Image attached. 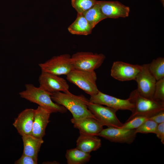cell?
<instances>
[{"mask_svg": "<svg viewBox=\"0 0 164 164\" xmlns=\"http://www.w3.org/2000/svg\"><path fill=\"white\" fill-rule=\"evenodd\" d=\"M135 80L137 84L136 89L141 96L153 99L156 80L150 72L148 64H144Z\"/></svg>", "mask_w": 164, "mask_h": 164, "instance_id": "cell-9", "label": "cell"}, {"mask_svg": "<svg viewBox=\"0 0 164 164\" xmlns=\"http://www.w3.org/2000/svg\"><path fill=\"white\" fill-rule=\"evenodd\" d=\"M153 99L164 104V78L156 81Z\"/></svg>", "mask_w": 164, "mask_h": 164, "instance_id": "cell-26", "label": "cell"}, {"mask_svg": "<svg viewBox=\"0 0 164 164\" xmlns=\"http://www.w3.org/2000/svg\"><path fill=\"white\" fill-rule=\"evenodd\" d=\"M101 139L97 136L80 133L76 141V147L81 151L90 153L101 146Z\"/></svg>", "mask_w": 164, "mask_h": 164, "instance_id": "cell-17", "label": "cell"}, {"mask_svg": "<svg viewBox=\"0 0 164 164\" xmlns=\"http://www.w3.org/2000/svg\"><path fill=\"white\" fill-rule=\"evenodd\" d=\"M157 137L164 144V122L158 124L155 133Z\"/></svg>", "mask_w": 164, "mask_h": 164, "instance_id": "cell-28", "label": "cell"}, {"mask_svg": "<svg viewBox=\"0 0 164 164\" xmlns=\"http://www.w3.org/2000/svg\"><path fill=\"white\" fill-rule=\"evenodd\" d=\"M82 14L93 29L99 22L106 19L101 12L98 1L97 4Z\"/></svg>", "mask_w": 164, "mask_h": 164, "instance_id": "cell-21", "label": "cell"}, {"mask_svg": "<svg viewBox=\"0 0 164 164\" xmlns=\"http://www.w3.org/2000/svg\"><path fill=\"white\" fill-rule=\"evenodd\" d=\"M158 124L154 121L148 119L144 122L138 128L135 129L137 133L155 134Z\"/></svg>", "mask_w": 164, "mask_h": 164, "instance_id": "cell-24", "label": "cell"}, {"mask_svg": "<svg viewBox=\"0 0 164 164\" xmlns=\"http://www.w3.org/2000/svg\"><path fill=\"white\" fill-rule=\"evenodd\" d=\"M37 161L32 157L22 154L21 157L15 161V164H37Z\"/></svg>", "mask_w": 164, "mask_h": 164, "instance_id": "cell-27", "label": "cell"}, {"mask_svg": "<svg viewBox=\"0 0 164 164\" xmlns=\"http://www.w3.org/2000/svg\"><path fill=\"white\" fill-rule=\"evenodd\" d=\"M93 28L82 14L77 13L75 20L68 27L72 34L87 36L91 34Z\"/></svg>", "mask_w": 164, "mask_h": 164, "instance_id": "cell-19", "label": "cell"}, {"mask_svg": "<svg viewBox=\"0 0 164 164\" xmlns=\"http://www.w3.org/2000/svg\"><path fill=\"white\" fill-rule=\"evenodd\" d=\"M87 107L95 119L103 126L121 128L123 123L117 118V110L102 105L91 102L87 103Z\"/></svg>", "mask_w": 164, "mask_h": 164, "instance_id": "cell-5", "label": "cell"}, {"mask_svg": "<svg viewBox=\"0 0 164 164\" xmlns=\"http://www.w3.org/2000/svg\"><path fill=\"white\" fill-rule=\"evenodd\" d=\"M105 58L103 54L87 52H77L71 57L74 69L87 71H94L99 68Z\"/></svg>", "mask_w": 164, "mask_h": 164, "instance_id": "cell-6", "label": "cell"}, {"mask_svg": "<svg viewBox=\"0 0 164 164\" xmlns=\"http://www.w3.org/2000/svg\"><path fill=\"white\" fill-rule=\"evenodd\" d=\"M51 113L39 106L35 109L31 135L39 138H43L45 135L46 128L50 122Z\"/></svg>", "mask_w": 164, "mask_h": 164, "instance_id": "cell-16", "label": "cell"}, {"mask_svg": "<svg viewBox=\"0 0 164 164\" xmlns=\"http://www.w3.org/2000/svg\"><path fill=\"white\" fill-rule=\"evenodd\" d=\"M25 87V90L19 93L22 98L38 104L51 114L56 112L64 113L67 111V110L65 107L52 100L51 93L40 87L27 84Z\"/></svg>", "mask_w": 164, "mask_h": 164, "instance_id": "cell-2", "label": "cell"}, {"mask_svg": "<svg viewBox=\"0 0 164 164\" xmlns=\"http://www.w3.org/2000/svg\"><path fill=\"white\" fill-rule=\"evenodd\" d=\"M35 112V109H26L15 119L13 125L22 136L31 135Z\"/></svg>", "mask_w": 164, "mask_h": 164, "instance_id": "cell-15", "label": "cell"}, {"mask_svg": "<svg viewBox=\"0 0 164 164\" xmlns=\"http://www.w3.org/2000/svg\"><path fill=\"white\" fill-rule=\"evenodd\" d=\"M101 10L106 18L116 19L128 16L130 8L117 1H98Z\"/></svg>", "mask_w": 164, "mask_h": 164, "instance_id": "cell-13", "label": "cell"}, {"mask_svg": "<svg viewBox=\"0 0 164 164\" xmlns=\"http://www.w3.org/2000/svg\"><path fill=\"white\" fill-rule=\"evenodd\" d=\"M149 70L156 81L164 78V58L159 57L148 64Z\"/></svg>", "mask_w": 164, "mask_h": 164, "instance_id": "cell-22", "label": "cell"}, {"mask_svg": "<svg viewBox=\"0 0 164 164\" xmlns=\"http://www.w3.org/2000/svg\"><path fill=\"white\" fill-rule=\"evenodd\" d=\"M96 0H71V4L77 13L82 14L97 2Z\"/></svg>", "mask_w": 164, "mask_h": 164, "instance_id": "cell-23", "label": "cell"}, {"mask_svg": "<svg viewBox=\"0 0 164 164\" xmlns=\"http://www.w3.org/2000/svg\"><path fill=\"white\" fill-rule=\"evenodd\" d=\"M149 118V117L145 116L136 117L126 121L125 123L123 124L121 128L128 129H136Z\"/></svg>", "mask_w": 164, "mask_h": 164, "instance_id": "cell-25", "label": "cell"}, {"mask_svg": "<svg viewBox=\"0 0 164 164\" xmlns=\"http://www.w3.org/2000/svg\"><path fill=\"white\" fill-rule=\"evenodd\" d=\"M38 81L39 87L51 94L58 92L69 91V86L67 81L59 76L42 72Z\"/></svg>", "mask_w": 164, "mask_h": 164, "instance_id": "cell-12", "label": "cell"}, {"mask_svg": "<svg viewBox=\"0 0 164 164\" xmlns=\"http://www.w3.org/2000/svg\"><path fill=\"white\" fill-rule=\"evenodd\" d=\"M149 119L154 121L158 124L164 122V110L152 116Z\"/></svg>", "mask_w": 164, "mask_h": 164, "instance_id": "cell-29", "label": "cell"}, {"mask_svg": "<svg viewBox=\"0 0 164 164\" xmlns=\"http://www.w3.org/2000/svg\"><path fill=\"white\" fill-rule=\"evenodd\" d=\"M142 68V65L116 61L112 64L111 75L114 79L120 81L135 80Z\"/></svg>", "mask_w": 164, "mask_h": 164, "instance_id": "cell-10", "label": "cell"}, {"mask_svg": "<svg viewBox=\"0 0 164 164\" xmlns=\"http://www.w3.org/2000/svg\"><path fill=\"white\" fill-rule=\"evenodd\" d=\"M23 144V154L34 158L37 161L39 152L44 141L43 138H39L32 135L22 136Z\"/></svg>", "mask_w": 164, "mask_h": 164, "instance_id": "cell-18", "label": "cell"}, {"mask_svg": "<svg viewBox=\"0 0 164 164\" xmlns=\"http://www.w3.org/2000/svg\"><path fill=\"white\" fill-rule=\"evenodd\" d=\"M67 80L90 96L98 93L97 75L94 71L74 69L67 75Z\"/></svg>", "mask_w": 164, "mask_h": 164, "instance_id": "cell-4", "label": "cell"}, {"mask_svg": "<svg viewBox=\"0 0 164 164\" xmlns=\"http://www.w3.org/2000/svg\"><path fill=\"white\" fill-rule=\"evenodd\" d=\"M65 157L68 164H83L89 161L91 155L90 153L84 152L76 147L67 150Z\"/></svg>", "mask_w": 164, "mask_h": 164, "instance_id": "cell-20", "label": "cell"}, {"mask_svg": "<svg viewBox=\"0 0 164 164\" xmlns=\"http://www.w3.org/2000/svg\"><path fill=\"white\" fill-rule=\"evenodd\" d=\"M129 98L134 104L135 108L126 121L137 116L149 117L164 110V104L153 99L144 97L140 95L136 89L132 91Z\"/></svg>", "mask_w": 164, "mask_h": 164, "instance_id": "cell-3", "label": "cell"}, {"mask_svg": "<svg viewBox=\"0 0 164 164\" xmlns=\"http://www.w3.org/2000/svg\"><path fill=\"white\" fill-rule=\"evenodd\" d=\"M51 97L54 102L64 106L69 110L74 119L86 117L95 119L87 107V103L89 100L83 95H75L69 91L66 92L54 93L51 94Z\"/></svg>", "mask_w": 164, "mask_h": 164, "instance_id": "cell-1", "label": "cell"}, {"mask_svg": "<svg viewBox=\"0 0 164 164\" xmlns=\"http://www.w3.org/2000/svg\"><path fill=\"white\" fill-rule=\"evenodd\" d=\"M70 121L74 128L78 129L79 133L98 136L103 129V126L96 119L86 117L80 119L72 118Z\"/></svg>", "mask_w": 164, "mask_h": 164, "instance_id": "cell-14", "label": "cell"}, {"mask_svg": "<svg viewBox=\"0 0 164 164\" xmlns=\"http://www.w3.org/2000/svg\"><path fill=\"white\" fill-rule=\"evenodd\" d=\"M137 134L135 129L110 127L103 129L98 136L112 142L130 144L135 140Z\"/></svg>", "mask_w": 164, "mask_h": 164, "instance_id": "cell-11", "label": "cell"}, {"mask_svg": "<svg viewBox=\"0 0 164 164\" xmlns=\"http://www.w3.org/2000/svg\"><path fill=\"white\" fill-rule=\"evenodd\" d=\"M71 56L65 54L54 56L45 62L39 64L42 72L58 76L67 75L74 69L72 63Z\"/></svg>", "mask_w": 164, "mask_h": 164, "instance_id": "cell-7", "label": "cell"}, {"mask_svg": "<svg viewBox=\"0 0 164 164\" xmlns=\"http://www.w3.org/2000/svg\"><path fill=\"white\" fill-rule=\"evenodd\" d=\"M90 102L118 110H127L132 112L135 108L134 104L129 98L122 99L104 94L99 91L96 94L90 96Z\"/></svg>", "mask_w": 164, "mask_h": 164, "instance_id": "cell-8", "label": "cell"}, {"mask_svg": "<svg viewBox=\"0 0 164 164\" xmlns=\"http://www.w3.org/2000/svg\"><path fill=\"white\" fill-rule=\"evenodd\" d=\"M163 6H164V0H160Z\"/></svg>", "mask_w": 164, "mask_h": 164, "instance_id": "cell-30", "label": "cell"}]
</instances>
